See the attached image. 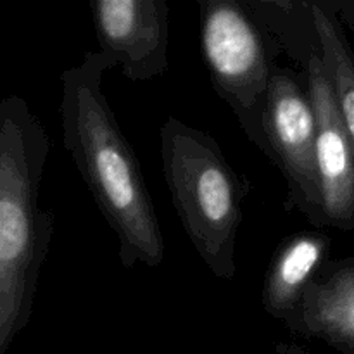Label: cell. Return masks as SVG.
I'll list each match as a JSON object with an SVG mask.
<instances>
[{
  "instance_id": "1",
  "label": "cell",
  "mask_w": 354,
  "mask_h": 354,
  "mask_svg": "<svg viewBox=\"0 0 354 354\" xmlns=\"http://www.w3.org/2000/svg\"><path fill=\"white\" fill-rule=\"evenodd\" d=\"M116 68L100 52L61 75L62 140L120 242L124 268H156L165 259V237L140 162L102 92L106 71Z\"/></svg>"
},
{
  "instance_id": "9",
  "label": "cell",
  "mask_w": 354,
  "mask_h": 354,
  "mask_svg": "<svg viewBox=\"0 0 354 354\" xmlns=\"http://www.w3.org/2000/svg\"><path fill=\"white\" fill-rule=\"evenodd\" d=\"M332 239L320 230H301L283 239L265 273L261 306L289 327L297 317L304 294L328 261Z\"/></svg>"
},
{
  "instance_id": "12",
  "label": "cell",
  "mask_w": 354,
  "mask_h": 354,
  "mask_svg": "<svg viewBox=\"0 0 354 354\" xmlns=\"http://www.w3.org/2000/svg\"><path fill=\"white\" fill-rule=\"evenodd\" d=\"M275 354H311L303 346L294 344V342H279L275 348Z\"/></svg>"
},
{
  "instance_id": "4",
  "label": "cell",
  "mask_w": 354,
  "mask_h": 354,
  "mask_svg": "<svg viewBox=\"0 0 354 354\" xmlns=\"http://www.w3.org/2000/svg\"><path fill=\"white\" fill-rule=\"evenodd\" d=\"M201 50L211 85L249 140L266 156L263 133L270 80L282 47L248 0H197Z\"/></svg>"
},
{
  "instance_id": "2",
  "label": "cell",
  "mask_w": 354,
  "mask_h": 354,
  "mask_svg": "<svg viewBox=\"0 0 354 354\" xmlns=\"http://www.w3.org/2000/svg\"><path fill=\"white\" fill-rule=\"evenodd\" d=\"M50 138L19 95L0 100V354L30 324L54 211L38 203Z\"/></svg>"
},
{
  "instance_id": "3",
  "label": "cell",
  "mask_w": 354,
  "mask_h": 354,
  "mask_svg": "<svg viewBox=\"0 0 354 354\" xmlns=\"http://www.w3.org/2000/svg\"><path fill=\"white\" fill-rule=\"evenodd\" d=\"M159 137L166 185L183 230L213 275L230 282L249 182L206 131L169 116Z\"/></svg>"
},
{
  "instance_id": "6",
  "label": "cell",
  "mask_w": 354,
  "mask_h": 354,
  "mask_svg": "<svg viewBox=\"0 0 354 354\" xmlns=\"http://www.w3.org/2000/svg\"><path fill=\"white\" fill-rule=\"evenodd\" d=\"M100 54L130 82H151L169 68L166 0H90Z\"/></svg>"
},
{
  "instance_id": "10",
  "label": "cell",
  "mask_w": 354,
  "mask_h": 354,
  "mask_svg": "<svg viewBox=\"0 0 354 354\" xmlns=\"http://www.w3.org/2000/svg\"><path fill=\"white\" fill-rule=\"evenodd\" d=\"M322 59L354 152V50L332 2H311Z\"/></svg>"
},
{
  "instance_id": "5",
  "label": "cell",
  "mask_w": 354,
  "mask_h": 354,
  "mask_svg": "<svg viewBox=\"0 0 354 354\" xmlns=\"http://www.w3.org/2000/svg\"><path fill=\"white\" fill-rule=\"evenodd\" d=\"M317 131L304 71L277 66L263 116L266 156L282 171L289 187L287 211L297 209L311 225L325 227L317 171Z\"/></svg>"
},
{
  "instance_id": "8",
  "label": "cell",
  "mask_w": 354,
  "mask_h": 354,
  "mask_svg": "<svg viewBox=\"0 0 354 354\" xmlns=\"http://www.w3.org/2000/svg\"><path fill=\"white\" fill-rule=\"evenodd\" d=\"M289 332L354 354V256L328 259L304 294Z\"/></svg>"
},
{
  "instance_id": "7",
  "label": "cell",
  "mask_w": 354,
  "mask_h": 354,
  "mask_svg": "<svg viewBox=\"0 0 354 354\" xmlns=\"http://www.w3.org/2000/svg\"><path fill=\"white\" fill-rule=\"evenodd\" d=\"M317 116V171L325 227L354 230V152L337 100L325 71L322 50L304 68Z\"/></svg>"
},
{
  "instance_id": "11",
  "label": "cell",
  "mask_w": 354,
  "mask_h": 354,
  "mask_svg": "<svg viewBox=\"0 0 354 354\" xmlns=\"http://www.w3.org/2000/svg\"><path fill=\"white\" fill-rule=\"evenodd\" d=\"M270 33L277 38L282 50L301 66L320 52V38L315 26L311 2H279V0H248Z\"/></svg>"
}]
</instances>
